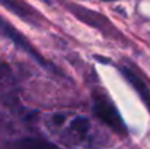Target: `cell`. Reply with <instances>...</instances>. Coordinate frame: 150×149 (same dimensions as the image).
<instances>
[{
  "label": "cell",
  "mask_w": 150,
  "mask_h": 149,
  "mask_svg": "<svg viewBox=\"0 0 150 149\" xmlns=\"http://www.w3.org/2000/svg\"><path fill=\"white\" fill-rule=\"evenodd\" d=\"M92 104H93L92 105L93 114L96 115L99 121H102L105 126H108L111 130H114L118 135H122V136L127 135V127L120 111L117 110V107L114 105V102L106 94H103L102 91H93Z\"/></svg>",
  "instance_id": "1"
},
{
  "label": "cell",
  "mask_w": 150,
  "mask_h": 149,
  "mask_svg": "<svg viewBox=\"0 0 150 149\" xmlns=\"http://www.w3.org/2000/svg\"><path fill=\"white\" fill-rule=\"evenodd\" d=\"M0 35H3L4 38H7L9 41H12L16 47L19 50H22L23 53H26V54H29L34 60H37L40 64H42V66H45V67H51V64L37 51V50L32 47V44L15 28V26H12L6 19H3L1 16H0Z\"/></svg>",
  "instance_id": "2"
},
{
  "label": "cell",
  "mask_w": 150,
  "mask_h": 149,
  "mask_svg": "<svg viewBox=\"0 0 150 149\" xmlns=\"http://www.w3.org/2000/svg\"><path fill=\"white\" fill-rule=\"evenodd\" d=\"M0 4L7 9L9 12H12L13 15H16L18 18H21L22 21L32 24V25H38L41 18L40 15L25 1L22 0H0Z\"/></svg>",
  "instance_id": "3"
},
{
  "label": "cell",
  "mask_w": 150,
  "mask_h": 149,
  "mask_svg": "<svg viewBox=\"0 0 150 149\" xmlns=\"http://www.w3.org/2000/svg\"><path fill=\"white\" fill-rule=\"evenodd\" d=\"M120 72L128 81V83L134 88V91L139 94V97L142 98L146 108L150 111V89L146 83V81H143V78L134 69H131L130 66H120Z\"/></svg>",
  "instance_id": "4"
},
{
  "label": "cell",
  "mask_w": 150,
  "mask_h": 149,
  "mask_svg": "<svg viewBox=\"0 0 150 149\" xmlns=\"http://www.w3.org/2000/svg\"><path fill=\"white\" fill-rule=\"evenodd\" d=\"M69 132L71 135V138L74 139V142H86L89 139V133H91V124L88 121V118L76 115L73 117V120L69 123Z\"/></svg>",
  "instance_id": "5"
},
{
  "label": "cell",
  "mask_w": 150,
  "mask_h": 149,
  "mask_svg": "<svg viewBox=\"0 0 150 149\" xmlns=\"http://www.w3.org/2000/svg\"><path fill=\"white\" fill-rule=\"evenodd\" d=\"M9 149H60L57 145L51 143L42 138H21L15 140Z\"/></svg>",
  "instance_id": "6"
},
{
  "label": "cell",
  "mask_w": 150,
  "mask_h": 149,
  "mask_svg": "<svg viewBox=\"0 0 150 149\" xmlns=\"http://www.w3.org/2000/svg\"><path fill=\"white\" fill-rule=\"evenodd\" d=\"M7 73H9V66H7L4 61H0V83H1V81L7 76Z\"/></svg>",
  "instance_id": "7"
},
{
  "label": "cell",
  "mask_w": 150,
  "mask_h": 149,
  "mask_svg": "<svg viewBox=\"0 0 150 149\" xmlns=\"http://www.w3.org/2000/svg\"><path fill=\"white\" fill-rule=\"evenodd\" d=\"M103 1H112V0H103Z\"/></svg>",
  "instance_id": "8"
}]
</instances>
